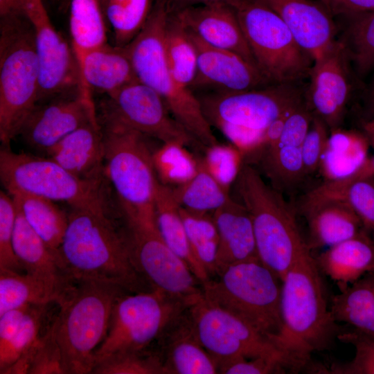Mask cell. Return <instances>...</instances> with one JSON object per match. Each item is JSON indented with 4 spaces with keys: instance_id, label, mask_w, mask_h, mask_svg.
<instances>
[{
    "instance_id": "obj_1",
    "label": "cell",
    "mask_w": 374,
    "mask_h": 374,
    "mask_svg": "<svg viewBox=\"0 0 374 374\" xmlns=\"http://www.w3.org/2000/svg\"><path fill=\"white\" fill-rule=\"evenodd\" d=\"M281 281L282 328L273 341L309 370L312 353L330 348L341 331L328 307L321 271L311 251L299 258Z\"/></svg>"
},
{
    "instance_id": "obj_2",
    "label": "cell",
    "mask_w": 374,
    "mask_h": 374,
    "mask_svg": "<svg viewBox=\"0 0 374 374\" xmlns=\"http://www.w3.org/2000/svg\"><path fill=\"white\" fill-rule=\"evenodd\" d=\"M60 255L73 280H98L138 292L141 275L122 233L109 219L106 204L71 208Z\"/></svg>"
},
{
    "instance_id": "obj_3",
    "label": "cell",
    "mask_w": 374,
    "mask_h": 374,
    "mask_svg": "<svg viewBox=\"0 0 374 374\" xmlns=\"http://www.w3.org/2000/svg\"><path fill=\"white\" fill-rule=\"evenodd\" d=\"M126 290L98 280H74L52 322L66 373H92L94 355L106 337L114 305Z\"/></svg>"
},
{
    "instance_id": "obj_4",
    "label": "cell",
    "mask_w": 374,
    "mask_h": 374,
    "mask_svg": "<svg viewBox=\"0 0 374 374\" xmlns=\"http://www.w3.org/2000/svg\"><path fill=\"white\" fill-rule=\"evenodd\" d=\"M167 16L161 1L154 0L144 26L125 46L137 80L161 97L176 121L205 150L219 143L195 93L179 83L169 68L163 44Z\"/></svg>"
},
{
    "instance_id": "obj_5",
    "label": "cell",
    "mask_w": 374,
    "mask_h": 374,
    "mask_svg": "<svg viewBox=\"0 0 374 374\" xmlns=\"http://www.w3.org/2000/svg\"><path fill=\"white\" fill-rule=\"evenodd\" d=\"M235 182L251 217L258 257L282 280L310 250L295 213L280 192L266 184L252 165L243 162Z\"/></svg>"
},
{
    "instance_id": "obj_6",
    "label": "cell",
    "mask_w": 374,
    "mask_h": 374,
    "mask_svg": "<svg viewBox=\"0 0 374 374\" xmlns=\"http://www.w3.org/2000/svg\"><path fill=\"white\" fill-rule=\"evenodd\" d=\"M39 71L27 16L0 20V139L9 146L37 103Z\"/></svg>"
},
{
    "instance_id": "obj_7",
    "label": "cell",
    "mask_w": 374,
    "mask_h": 374,
    "mask_svg": "<svg viewBox=\"0 0 374 374\" xmlns=\"http://www.w3.org/2000/svg\"><path fill=\"white\" fill-rule=\"evenodd\" d=\"M204 283V296L272 340L280 332L281 280L258 258L232 264Z\"/></svg>"
},
{
    "instance_id": "obj_8",
    "label": "cell",
    "mask_w": 374,
    "mask_h": 374,
    "mask_svg": "<svg viewBox=\"0 0 374 374\" xmlns=\"http://www.w3.org/2000/svg\"><path fill=\"white\" fill-rule=\"evenodd\" d=\"M105 175L114 188L121 211L155 222L154 201L159 179L153 152L144 134L115 122L100 121Z\"/></svg>"
},
{
    "instance_id": "obj_9",
    "label": "cell",
    "mask_w": 374,
    "mask_h": 374,
    "mask_svg": "<svg viewBox=\"0 0 374 374\" xmlns=\"http://www.w3.org/2000/svg\"><path fill=\"white\" fill-rule=\"evenodd\" d=\"M241 28L260 70L273 83H299L309 76L312 59L283 19L261 0H232Z\"/></svg>"
},
{
    "instance_id": "obj_10",
    "label": "cell",
    "mask_w": 374,
    "mask_h": 374,
    "mask_svg": "<svg viewBox=\"0 0 374 374\" xmlns=\"http://www.w3.org/2000/svg\"><path fill=\"white\" fill-rule=\"evenodd\" d=\"M0 177L7 193L19 191L71 208L105 204L103 182L81 179L48 157L12 152L2 145Z\"/></svg>"
},
{
    "instance_id": "obj_11",
    "label": "cell",
    "mask_w": 374,
    "mask_h": 374,
    "mask_svg": "<svg viewBox=\"0 0 374 374\" xmlns=\"http://www.w3.org/2000/svg\"><path fill=\"white\" fill-rule=\"evenodd\" d=\"M122 233L139 274L161 294L188 306L203 294L202 284L190 267L164 242L156 223L123 213Z\"/></svg>"
},
{
    "instance_id": "obj_12",
    "label": "cell",
    "mask_w": 374,
    "mask_h": 374,
    "mask_svg": "<svg viewBox=\"0 0 374 374\" xmlns=\"http://www.w3.org/2000/svg\"><path fill=\"white\" fill-rule=\"evenodd\" d=\"M188 307L156 290L123 293L114 305L107 333L95 353V365L115 353L145 350Z\"/></svg>"
},
{
    "instance_id": "obj_13",
    "label": "cell",
    "mask_w": 374,
    "mask_h": 374,
    "mask_svg": "<svg viewBox=\"0 0 374 374\" xmlns=\"http://www.w3.org/2000/svg\"><path fill=\"white\" fill-rule=\"evenodd\" d=\"M299 83H275L251 90L195 93L211 126L230 125L264 131L305 99Z\"/></svg>"
},
{
    "instance_id": "obj_14",
    "label": "cell",
    "mask_w": 374,
    "mask_h": 374,
    "mask_svg": "<svg viewBox=\"0 0 374 374\" xmlns=\"http://www.w3.org/2000/svg\"><path fill=\"white\" fill-rule=\"evenodd\" d=\"M188 312L201 343L219 368L242 358L285 353L270 337L204 294L188 307Z\"/></svg>"
},
{
    "instance_id": "obj_15",
    "label": "cell",
    "mask_w": 374,
    "mask_h": 374,
    "mask_svg": "<svg viewBox=\"0 0 374 374\" xmlns=\"http://www.w3.org/2000/svg\"><path fill=\"white\" fill-rule=\"evenodd\" d=\"M107 96L101 103L99 120L122 124L162 144L198 147L161 97L146 84L136 80Z\"/></svg>"
},
{
    "instance_id": "obj_16",
    "label": "cell",
    "mask_w": 374,
    "mask_h": 374,
    "mask_svg": "<svg viewBox=\"0 0 374 374\" xmlns=\"http://www.w3.org/2000/svg\"><path fill=\"white\" fill-rule=\"evenodd\" d=\"M26 15L34 30L39 65L37 103L90 89L82 80L72 47L52 24L43 0H26Z\"/></svg>"
},
{
    "instance_id": "obj_17",
    "label": "cell",
    "mask_w": 374,
    "mask_h": 374,
    "mask_svg": "<svg viewBox=\"0 0 374 374\" xmlns=\"http://www.w3.org/2000/svg\"><path fill=\"white\" fill-rule=\"evenodd\" d=\"M98 118L91 90L82 89L37 103L17 136L32 149L46 154L66 136Z\"/></svg>"
},
{
    "instance_id": "obj_18",
    "label": "cell",
    "mask_w": 374,
    "mask_h": 374,
    "mask_svg": "<svg viewBox=\"0 0 374 374\" xmlns=\"http://www.w3.org/2000/svg\"><path fill=\"white\" fill-rule=\"evenodd\" d=\"M352 69L342 44L335 39L310 70L305 103L330 132L339 128L343 122L353 89Z\"/></svg>"
},
{
    "instance_id": "obj_19",
    "label": "cell",
    "mask_w": 374,
    "mask_h": 374,
    "mask_svg": "<svg viewBox=\"0 0 374 374\" xmlns=\"http://www.w3.org/2000/svg\"><path fill=\"white\" fill-rule=\"evenodd\" d=\"M188 31L197 54V72L190 87L194 93L238 92L275 84L257 66L242 56L206 44Z\"/></svg>"
},
{
    "instance_id": "obj_20",
    "label": "cell",
    "mask_w": 374,
    "mask_h": 374,
    "mask_svg": "<svg viewBox=\"0 0 374 374\" xmlns=\"http://www.w3.org/2000/svg\"><path fill=\"white\" fill-rule=\"evenodd\" d=\"M283 19L298 44L312 59L321 56L336 39L337 26L319 0H261Z\"/></svg>"
},
{
    "instance_id": "obj_21",
    "label": "cell",
    "mask_w": 374,
    "mask_h": 374,
    "mask_svg": "<svg viewBox=\"0 0 374 374\" xmlns=\"http://www.w3.org/2000/svg\"><path fill=\"white\" fill-rule=\"evenodd\" d=\"M174 15L206 44L237 53L257 66L237 15L229 3L195 6Z\"/></svg>"
},
{
    "instance_id": "obj_22",
    "label": "cell",
    "mask_w": 374,
    "mask_h": 374,
    "mask_svg": "<svg viewBox=\"0 0 374 374\" xmlns=\"http://www.w3.org/2000/svg\"><path fill=\"white\" fill-rule=\"evenodd\" d=\"M166 374H215L219 365L201 343L186 308L158 339Z\"/></svg>"
},
{
    "instance_id": "obj_23",
    "label": "cell",
    "mask_w": 374,
    "mask_h": 374,
    "mask_svg": "<svg viewBox=\"0 0 374 374\" xmlns=\"http://www.w3.org/2000/svg\"><path fill=\"white\" fill-rule=\"evenodd\" d=\"M299 211L308 224L306 242L311 251L330 247L366 229L351 207L340 199H301Z\"/></svg>"
},
{
    "instance_id": "obj_24",
    "label": "cell",
    "mask_w": 374,
    "mask_h": 374,
    "mask_svg": "<svg viewBox=\"0 0 374 374\" xmlns=\"http://www.w3.org/2000/svg\"><path fill=\"white\" fill-rule=\"evenodd\" d=\"M46 155L81 179L103 182L105 143L98 118L66 136Z\"/></svg>"
},
{
    "instance_id": "obj_25",
    "label": "cell",
    "mask_w": 374,
    "mask_h": 374,
    "mask_svg": "<svg viewBox=\"0 0 374 374\" xmlns=\"http://www.w3.org/2000/svg\"><path fill=\"white\" fill-rule=\"evenodd\" d=\"M16 208L13 249L19 264L26 274L46 282L65 296L74 280L64 269L60 253L45 243Z\"/></svg>"
},
{
    "instance_id": "obj_26",
    "label": "cell",
    "mask_w": 374,
    "mask_h": 374,
    "mask_svg": "<svg viewBox=\"0 0 374 374\" xmlns=\"http://www.w3.org/2000/svg\"><path fill=\"white\" fill-rule=\"evenodd\" d=\"M213 217L219 234L216 275L232 264L258 258L251 217L242 202L230 197Z\"/></svg>"
},
{
    "instance_id": "obj_27",
    "label": "cell",
    "mask_w": 374,
    "mask_h": 374,
    "mask_svg": "<svg viewBox=\"0 0 374 374\" xmlns=\"http://www.w3.org/2000/svg\"><path fill=\"white\" fill-rule=\"evenodd\" d=\"M74 54L82 80L91 90L110 96L138 80L126 46L107 43Z\"/></svg>"
},
{
    "instance_id": "obj_28",
    "label": "cell",
    "mask_w": 374,
    "mask_h": 374,
    "mask_svg": "<svg viewBox=\"0 0 374 374\" xmlns=\"http://www.w3.org/2000/svg\"><path fill=\"white\" fill-rule=\"evenodd\" d=\"M314 258L321 272L340 292L366 274L374 272V239L364 229L357 235L326 248Z\"/></svg>"
},
{
    "instance_id": "obj_29",
    "label": "cell",
    "mask_w": 374,
    "mask_h": 374,
    "mask_svg": "<svg viewBox=\"0 0 374 374\" xmlns=\"http://www.w3.org/2000/svg\"><path fill=\"white\" fill-rule=\"evenodd\" d=\"M154 210L156 226L164 242L184 260L202 285L209 280L210 276L193 252L179 206L173 197L171 187L159 181L155 192Z\"/></svg>"
},
{
    "instance_id": "obj_30",
    "label": "cell",
    "mask_w": 374,
    "mask_h": 374,
    "mask_svg": "<svg viewBox=\"0 0 374 374\" xmlns=\"http://www.w3.org/2000/svg\"><path fill=\"white\" fill-rule=\"evenodd\" d=\"M334 320L374 337V272H370L334 295L330 307Z\"/></svg>"
},
{
    "instance_id": "obj_31",
    "label": "cell",
    "mask_w": 374,
    "mask_h": 374,
    "mask_svg": "<svg viewBox=\"0 0 374 374\" xmlns=\"http://www.w3.org/2000/svg\"><path fill=\"white\" fill-rule=\"evenodd\" d=\"M8 193L35 232L51 249L60 253L69 215L49 199L19 191Z\"/></svg>"
},
{
    "instance_id": "obj_32",
    "label": "cell",
    "mask_w": 374,
    "mask_h": 374,
    "mask_svg": "<svg viewBox=\"0 0 374 374\" xmlns=\"http://www.w3.org/2000/svg\"><path fill=\"white\" fill-rule=\"evenodd\" d=\"M64 297L57 290L30 274L0 269V314L26 305L59 304Z\"/></svg>"
},
{
    "instance_id": "obj_33",
    "label": "cell",
    "mask_w": 374,
    "mask_h": 374,
    "mask_svg": "<svg viewBox=\"0 0 374 374\" xmlns=\"http://www.w3.org/2000/svg\"><path fill=\"white\" fill-rule=\"evenodd\" d=\"M171 189L181 208L195 212L213 213L231 197L229 188L221 184L201 160L190 179Z\"/></svg>"
},
{
    "instance_id": "obj_34",
    "label": "cell",
    "mask_w": 374,
    "mask_h": 374,
    "mask_svg": "<svg viewBox=\"0 0 374 374\" xmlns=\"http://www.w3.org/2000/svg\"><path fill=\"white\" fill-rule=\"evenodd\" d=\"M337 17L344 25L338 40L351 66L364 75L374 67V10Z\"/></svg>"
},
{
    "instance_id": "obj_35",
    "label": "cell",
    "mask_w": 374,
    "mask_h": 374,
    "mask_svg": "<svg viewBox=\"0 0 374 374\" xmlns=\"http://www.w3.org/2000/svg\"><path fill=\"white\" fill-rule=\"evenodd\" d=\"M163 44L169 68L176 80L190 88L197 72V54L189 32L177 15H168Z\"/></svg>"
},
{
    "instance_id": "obj_36",
    "label": "cell",
    "mask_w": 374,
    "mask_h": 374,
    "mask_svg": "<svg viewBox=\"0 0 374 374\" xmlns=\"http://www.w3.org/2000/svg\"><path fill=\"white\" fill-rule=\"evenodd\" d=\"M302 199L344 200L359 216L364 227L374 235V176L346 184L328 180L308 193Z\"/></svg>"
},
{
    "instance_id": "obj_37",
    "label": "cell",
    "mask_w": 374,
    "mask_h": 374,
    "mask_svg": "<svg viewBox=\"0 0 374 374\" xmlns=\"http://www.w3.org/2000/svg\"><path fill=\"white\" fill-rule=\"evenodd\" d=\"M100 0H71L69 31L75 53L107 43Z\"/></svg>"
},
{
    "instance_id": "obj_38",
    "label": "cell",
    "mask_w": 374,
    "mask_h": 374,
    "mask_svg": "<svg viewBox=\"0 0 374 374\" xmlns=\"http://www.w3.org/2000/svg\"><path fill=\"white\" fill-rule=\"evenodd\" d=\"M103 14L112 28L115 45L125 46L141 30L154 0H100Z\"/></svg>"
},
{
    "instance_id": "obj_39",
    "label": "cell",
    "mask_w": 374,
    "mask_h": 374,
    "mask_svg": "<svg viewBox=\"0 0 374 374\" xmlns=\"http://www.w3.org/2000/svg\"><path fill=\"white\" fill-rule=\"evenodd\" d=\"M193 252L211 278L216 275L219 234L213 213L188 211L179 206Z\"/></svg>"
},
{
    "instance_id": "obj_40",
    "label": "cell",
    "mask_w": 374,
    "mask_h": 374,
    "mask_svg": "<svg viewBox=\"0 0 374 374\" xmlns=\"http://www.w3.org/2000/svg\"><path fill=\"white\" fill-rule=\"evenodd\" d=\"M6 374H65L52 323L34 344L6 371Z\"/></svg>"
},
{
    "instance_id": "obj_41",
    "label": "cell",
    "mask_w": 374,
    "mask_h": 374,
    "mask_svg": "<svg viewBox=\"0 0 374 374\" xmlns=\"http://www.w3.org/2000/svg\"><path fill=\"white\" fill-rule=\"evenodd\" d=\"M186 146L164 143L153 152V162L157 178L163 184L179 185L196 172L198 160L192 157Z\"/></svg>"
},
{
    "instance_id": "obj_42",
    "label": "cell",
    "mask_w": 374,
    "mask_h": 374,
    "mask_svg": "<svg viewBox=\"0 0 374 374\" xmlns=\"http://www.w3.org/2000/svg\"><path fill=\"white\" fill-rule=\"evenodd\" d=\"M47 305H31L12 337L0 348L1 374H3L5 370L29 349L39 337Z\"/></svg>"
},
{
    "instance_id": "obj_43",
    "label": "cell",
    "mask_w": 374,
    "mask_h": 374,
    "mask_svg": "<svg viewBox=\"0 0 374 374\" xmlns=\"http://www.w3.org/2000/svg\"><path fill=\"white\" fill-rule=\"evenodd\" d=\"M337 339L355 347L353 359L346 363H332L328 368L317 365L314 373L374 374V337L362 334L350 328L347 330H341Z\"/></svg>"
},
{
    "instance_id": "obj_44",
    "label": "cell",
    "mask_w": 374,
    "mask_h": 374,
    "mask_svg": "<svg viewBox=\"0 0 374 374\" xmlns=\"http://www.w3.org/2000/svg\"><path fill=\"white\" fill-rule=\"evenodd\" d=\"M96 374H166L157 355L143 351L118 353L98 362Z\"/></svg>"
},
{
    "instance_id": "obj_45",
    "label": "cell",
    "mask_w": 374,
    "mask_h": 374,
    "mask_svg": "<svg viewBox=\"0 0 374 374\" xmlns=\"http://www.w3.org/2000/svg\"><path fill=\"white\" fill-rule=\"evenodd\" d=\"M301 371L299 365L283 353L242 358L224 364L219 368V373L224 374H272L299 373Z\"/></svg>"
},
{
    "instance_id": "obj_46",
    "label": "cell",
    "mask_w": 374,
    "mask_h": 374,
    "mask_svg": "<svg viewBox=\"0 0 374 374\" xmlns=\"http://www.w3.org/2000/svg\"><path fill=\"white\" fill-rule=\"evenodd\" d=\"M201 160L206 168L223 185L235 182L244 162L243 155L233 145L219 143L206 148Z\"/></svg>"
},
{
    "instance_id": "obj_47",
    "label": "cell",
    "mask_w": 374,
    "mask_h": 374,
    "mask_svg": "<svg viewBox=\"0 0 374 374\" xmlns=\"http://www.w3.org/2000/svg\"><path fill=\"white\" fill-rule=\"evenodd\" d=\"M17 208L12 197L4 191L0 193V269L21 272L13 249V235Z\"/></svg>"
},
{
    "instance_id": "obj_48",
    "label": "cell",
    "mask_w": 374,
    "mask_h": 374,
    "mask_svg": "<svg viewBox=\"0 0 374 374\" xmlns=\"http://www.w3.org/2000/svg\"><path fill=\"white\" fill-rule=\"evenodd\" d=\"M329 132L325 123L313 115L310 127L302 144V159L305 176L314 173L320 168L328 142Z\"/></svg>"
},
{
    "instance_id": "obj_49",
    "label": "cell",
    "mask_w": 374,
    "mask_h": 374,
    "mask_svg": "<svg viewBox=\"0 0 374 374\" xmlns=\"http://www.w3.org/2000/svg\"><path fill=\"white\" fill-rule=\"evenodd\" d=\"M30 306L11 309L0 314V348L12 337Z\"/></svg>"
},
{
    "instance_id": "obj_50",
    "label": "cell",
    "mask_w": 374,
    "mask_h": 374,
    "mask_svg": "<svg viewBox=\"0 0 374 374\" xmlns=\"http://www.w3.org/2000/svg\"><path fill=\"white\" fill-rule=\"evenodd\" d=\"M334 17L374 10V0H319Z\"/></svg>"
},
{
    "instance_id": "obj_51",
    "label": "cell",
    "mask_w": 374,
    "mask_h": 374,
    "mask_svg": "<svg viewBox=\"0 0 374 374\" xmlns=\"http://www.w3.org/2000/svg\"><path fill=\"white\" fill-rule=\"evenodd\" d=\"M168 15L177 14L188 8L215 2H229L232 0H160Z\"/></svg>"
},
{
    "instance_id": "obj_52",
    "label": "cell",
    "mask_w": 374,
    "mask_h": 374,
    "mask_svg": "<svg viewBox=\"0 0 374 374\" xmlns=\"http://www.w3.org/2000/svg\"><path fill=\"white\" fill-rule=\"evenodd\" d=\"M374 176V156L365 159L350 174L332 181L338 184H346L359 179Z\"/></svg>"
},
{
    "instance_id": "obj_53",
    "label": "cell",
    "mask_w": 374,
    "mask_h": 374,
    "mask_svg": "<svg viewBox=\"0 0 374 374\" xmlns=\"http://www.w3.org/2000/svg\"><path fill=\"white\" fill-rule=\"evenodd\" d=\"M27 16L26 0H0V17Z\"/></svg>"
},
{
    "instance_id": "obj_54",
    "label": "cell",
    "mask_w": 374,
    "mask_h": 374,
    "mask_svg": "<svg viewBox=\"0 0 374 374\" xmlns=\"http://www.w3.org/2000/svg\"><path fill=\"white\" fill-rule=\"evenodd\" d=\"M365 137L367 141L374 147V115L373 117L364 124Z\"/></svg>"
},
{
    "instance_id": "obj_55",
    "label": "cell",
    "mask_w": 374,
    "mask_h": 374,
    "mask_svg": "<svg viewBox=\"0 0 374 374\" xmlns=\"http://www.w3.org/2000/svg\"><path fill=\"white\" fill-rule=\"evenodd\" d=\"M370 105H371V109L374 113V81L373 83L371 95H370Z\"/></svg>"
}]
</instances>
